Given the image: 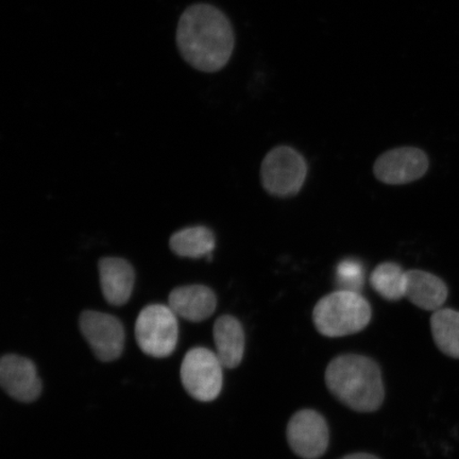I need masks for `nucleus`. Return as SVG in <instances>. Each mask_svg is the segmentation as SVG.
I'll return each mask as SVG.
<instances>
[{
  "label": "nucleus",
  "mask_w": 459,
  "mask_h": 459,
  "mask_svg": "<svg viewBox=\"0 0 459 459\" xmlns=\"http://www.w3.org/2000/svg\"><path fill=\"white\" fill-rule=\"evenodd\" d=\"M216 306L214 291L204 285L177 287L169 298V307L172 312L191 323H201L210 318Z\"/></svg>",
  "instance_id": "obj_11"
},
{
  "label": "nucleus",
  "mask_w": 459,
  "mask_h": 459,
  "mask_svg": "<svg viewBox=\"0 0 459 459\" xmlns=\"http://www.w3.org/2000/svg\"><path fill=\"white\" fill-rule=\"evenodd\" d=\"M100 277L103 296L114 307L127 303L134 291L135 274L124 258L105 257L100 262Z\"/></svg>",
  "instance_id": "obj_12"
},
{
  "label": "nucleus",
  "mask_w": 459,
  "mask_h": 459,
  "mask_svg": "<svg viewBox=\"0 0 459 459\" xmlns=\"http://www.w3.org/2000/svg\"><path fill=\"white\" fill-rule=\"evenodd\" d=\"M307 166L301 154L289 146L269 152L261 168L264 188L278 197L294 196L306 181Z\"/></svg>",
  "instance_id": "obj_5"
},
{
  "label": "nucleus",
  "mask_w": 459,
  "mask_h": 459,
  "mask_svg": "<svg viewBox=\"0 0 459 459\" xmlns=\"http://www.w3.org/2000/svg\"><path fill=\"white\" fill-rule=\"evenodd\" d=\"M169 245L170 249L182 257L211 258L215 248V237L208 228L189 227L172 235Z\"/></svg>",
  "instance_id": "obj_15"
},
{
  "label": "nucleus",
  "mask_w": 459,
  "mask_h": 459,
  "mask_svg": "<svg viewBox=\"0 0 459 459\" xmlns=\"http://www.w3.org/2000/svg\"><path fill=\"white\" fill-rule=\"evenodd\" d=\"M336 280L341 290L359 292L364 286V267L358 260L347 258L338 264Z\"/></svg>",
  "instance_id": "obj_18"
},
{
  "label": "nucleus",
  "mask_w": 459,
  "mask_h": 459,
  "mask_svg": "<svg viewBox=\"0 0 459 459\" xmlns=\"http://www.w3.org/2000/svg\"><path fill=\"white\" fill-rule=\"evenodd\" d=\"M429 169L427 154L415 147H402L383 153L375 164V175L385 185H407L420 179Z\"/></svg>",
  "instance_id": "obj_9"
},
{
  "label": "nucleus",
  "mask_w": 459,
  "mask_h": 459,
  "mask_svg": "<svg viewBox=\"0 0 459 459\" xmlns=\"http://www.w3.org/2000/svg\"><path fill=\"white\" fill-rule=\"evenodd\" d=\"M286 434L291 450L304 459H317L329 446L328 423L319 412L312 410L296 412L287 426Z\"/></svg>",
  "instance_id": "obj_8"
},
{
  "label": "nucleus",
  "mask_w": 459,
  "mask_h": 459,
  "mask_svg": "<svg viewBox=\"0 0 459 459\" xmlns=\"http://www.w3.org/2000/svg\"><path fill=\"white\" fill-rule=\"evenodd\" d=\"M426 311H438L447 298V287L436 275L422 272H406L405 297Z\"/></svg>",
  "instance_id": "obj_14"
},
{
  "label": "nucleus",
  "mask_w": 459,
  "mask_h": 459,
  "mask_svg": "<svg viewBox=\"0 0 459 459\" xmlns=\"http://www.w3.org/2000/svg\"><path fill=\"white\" fill-rule=\"evenodd\" d=\"M177 318L172 309L163 304L143 307L135 323V338L142 351L157 359L174 353L179 338Z\"/></svg>",
  "instance_id": "obj_4"
},
{
  "label": "nucleus",
  "mask_w": 459,
  "mask_h": 459,
  "mask_svg": "<svg viewBox=\"0 0 459 459\" xmlns=\"http://www.w3.org/2000/svg\"><path fill=\"white\" fill-rule=\"evenodd\" d=\"M370 284L384 299L398 301L405 297L406 272L397 264L383 263L371 273Z\"/></svg>",
  "instance_id": "obj_17"
},
{
  "label": "nucleus",
  "mask_w": 459,
  "mask_h": 459,
  "mask_svg": "<svg viewBox=\"0 0 459 459\" xmlns=\"http://www.w3.org/2000/svg\"><path fill=\"white\" fill-rule=\"evenodd\" d=\"M177 45L183 59L195 70L220 72L228 65L234 50L231 22L214 5L193 4L180 17Z\"/></svg>",
  "instance_id": "obj_1"
},
{
  "label": "nucleus",
  "mask_w": 459,
  "mask_h": 459,
  "mask_svg": "<svg viewBox=\"0 0 459 459\" xmlns=\"http://www.w3.org/2000/svg\"><path fill=\"white\" fill-rule=\"evenodd\" d=\"M0 383L10 397L24 403L36 401L42 393L36 365L16 354L4 355L0 361Z\"/></svg>",
  "instance_id": "obj_10"
},
{
  "label": "nucleus",
  "mask_w": 459,
  "mask_h": 459,
  "mask_svg": "<svg viewBox=\"0 0 459 459\" xmlns=\"http://www.w3.org/2000/svg\"><path fill=\"white\" fill-rule=\"evenodd\" d=\"M341 459H380L375 455H368V453H354V455H350L344 456Z\"/></svg>",
  "instance_id": "obj_19"
},
{
  "label": "nucleus",
  "mask_w": 459,
  "mask_h": 459,
  "mask_svg": "<svg viewBox=\"0 0 459 459\" xmlns=\"http://www.w3.org/2000/svg\"><path fill=\"white\" fill-rule=\"evenodd\" d=\"M371 315L369 302L359 292L340 290L316 304L313 320L321 335L336 338L363 331Z\"/></svg>",
  "instance_id": "obj_3"
},
{
  "label": "nucleus",
  "mask_w": 459,
  "mask_h": 459,
  "mask_svg": "<svg viewBox=\"0 0 459 459\" xmlns=\"http://www.w3.org/2000/svg\"><path fill=\"white\" fill-rule=\"evenodd\" d=\"M216 354L225 368H237L242 363L245 353V333L242 324L225 315L218 318L214 325Z\"/></svg>",
  "instance_id": "obj_13"
},
{
  "label": "nucleus",
  "mask_w": 459,
  "mask_h": 459,
  "mask_svg": "<svg viewBox=\"0 0 459 459\" xmlns=\"http://www.w3.org/2000/svg\"><path fill=\"white\" fill-rule=\"evenodd\" d=\"M430 329L436 346L453 359H459V312L440 308L430 318Z\"/></svg>",
  "instance_id": "obj_16"
},
{
  "label": "nucleus",
  "mask_w": 459,
  "mask_h": 459,
  "mask_svg": "<svg viewBox=\"0 0 459 459\" xmlns=\"http://www.w3.org/2000/svg\"><path fill=\"white\" fill-rule=\"evenodd\" d=\"M222 366L217 354L197 347L189 350L181 365V381L191 397L201 402L214 401L222 389Z\"/></svg>",
  "instance_id": "obj_6"
},
{
  "label": "nucleus",
  "mask_w": 459,
  "mask_h": 459,
  "mask_svg": "<svg viewBox=\"0 0 459 459\" xmlns=\"http://www.w3.org/2000/svg\"><path fill=\"white\" fill-rule=\"evenodd\" d=\"M325 383L338 401L359 412L377 411L385 395L380 367L361 355L344 354L333 359Z\"/></svg>",
  "instance_id": "obj_2"
},
{
  "label": "nucleus",
  "mask_w": 459,
  "mask_h": 459,
  "mask_svg": "<svg viewBox=\"0 0 459 459\" xmlns=\"http://www.w3.org/2000/svg\"><path fill=\"white\" fill-rule=\"evenodd\" d=\"M79 325L97 359L108 363L122 355L125 329L117 317L105 313L85 311L80 316Z\"/></svg>",
  "instance_id": "obj_7"
}]
</instances>
